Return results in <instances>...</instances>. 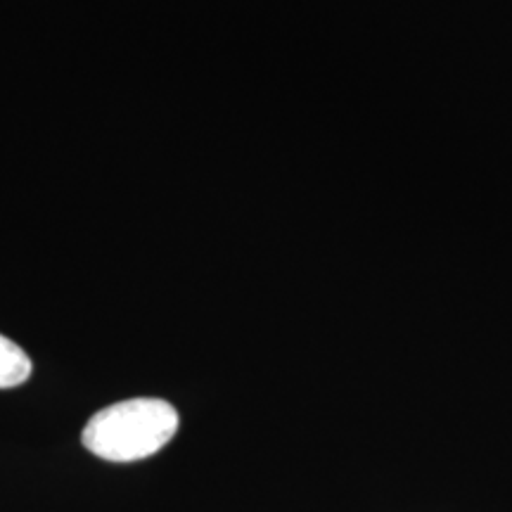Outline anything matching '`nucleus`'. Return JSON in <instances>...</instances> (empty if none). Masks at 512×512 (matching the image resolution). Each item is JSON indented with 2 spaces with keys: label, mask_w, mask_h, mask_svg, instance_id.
Here are the masks:
<instances>
[{
  "label": "nucleus",
  "mask_w": 512,
  "mask_h": 512,
  "mask_svg": "<svg viewBox=\"0 0 512 512\" xmlns=\"http://www.w3.org/2000/svg\"><path fill=\"white\" fill-rule=\"evenodd\" d=\"M178 411L164 399L138 396L102 408L86 422L81 444L107 463H138L176 437Z\"/></svg>",
  "instance_id": "obj_1"
},
{
  "label": "nucleus",
  "mask_w": 512,
  "mask_h": 512,
  "mask_svg": "<svg viewBox=\"0 0 512 512\" xmlns=\"http://www.w3.org/2000/svg\"><path fill=\"white\" fill-rule=\"evenodd\" d=\"M34 363L27 351L12 342L5 335H0V389H12L24 384L31 377Z\"/></svg>",
  "instance_id": "obj_2"
}]
</instances>
